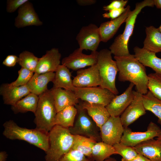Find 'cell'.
<instances>
[{"instance_id":"cell-41","label":"cell","mask_w":161,"mask_h":161,"mask_svg":"<svg viewBox=\"0 0 161 161\" xmlns=\"http://www.w3.org/2000/svg\"><path fill=\"white\" fill-rule=\"evenodd\" d=\"M76 2L78 4L81 6H86L95 4L97 1L95 0H77Z\"/></svg>"},{"instance_id":"cell-43","label":"cell","mask_w":161,"mask_h":161,"mask_svg":"<svg viewBox=\"0 0 161 161\" xmlns=\"http://www.w3.org/2000/svg\"><path fill=\"white\" fill-rule=\"evenodd\" d=\"M8 155L5 151H1L0 152V161H6Z\"/></svg>"},{"instance_id":"cell-28","label":"cell","mask_w":161,"mask_h":161,"mask_svg":"<svg viewBox=\"0 0 161 161\" xmlns=\"http://www.w3.org/2000/svg\"><path fill=\"white\" fill-rule=\"evenodd\" d=\"M77 112L75 106L66 107L57 113L55 120V125L67 129L72 127Z\"/></svg>"},{"instance_id":"cell-19","label":"cell","mask_w":161,"mask_h":161,"mask_svg":"<svg viewBox=\"0 0 161 161\" xmlns=\"http://www.w3.org/2000/svg\"><path fill=\"white\" fill-rule=\"evenodd\" d=\"M30 93L27 85L14 86L5 83L0 87V94L2 96L4 103L11 106Z\"/></svg>"},{"instance_id":"cell-20","label":"cell","mask_w":161,"mask_h":161,"mask_svg":"<svg viewBox=\"0 0 161 161\" xmlns=\"http://www.w3.org/2000/svg\"><path fill=\"white\" fill-rule=\"evenodd\" d=\"M50 90L57 112L66 107L75 106L80 102L73 92L54 87Z\"/></svg>"},{"instance_id":"cell-30","label":"cell","mask_w":161,"mask_h":161,"mask_svg":"<svg viewBox=\"0 0 161 161\" xmlns=\"http://www.w3.org/2000/svg\"><path fill=\"white\" fill-rule=\"evenodd\" d=\"M74 135V141L71 149L79 151L91 159L92 149L97 142L93 139L84 136Z\"/></svg>"},{"instance_id":"cell-32","label":"cell","mask_w":161,"mask_h":161,"mask_svg":"<svg viewBox=\"0 0 161 161\" xmlns=\"http://www.w3.org/2000/svg\"><path fill=\"white\" fill-rule=\"evenodd\" d=\"M18 57V63L21 67L35 72L39 58L36 56L32 53L27 51L21 52Z\"/></svg>"},{"instance_id":"cell-47","label":"cell","mask_w":161,"mask_h":161,"mask_svg":"<svg viewBox=\"0 0 161 161\" xmlns=\"http://www.w3.org/2000/svg\"><path fill=\"white\" fill-rule=\"evenodd\" d=\"M159 29H160V30L161 32V24L160 26V27H159Z\"/></svg>"},{"instance_id":"cell-40","label":"cell","mask_w":161,"mask_h":161,"mask_svg":"<svg viewBox=\"0 0 161 161\" xmlns=\"http://www.w3.org/2000/svg\"><path fill=\"white\" fill-rule=\"evenodd\" d=\"M18 57L16 55H7L3 62L2 64L8 67H13L18 63Z\"/></svg>"},{"instance_id":"cell-16","label":"cell","mask_w":161,"mask_h":161,"mask_svg":"<svg viewBox=\"0 0 161 161\" xmlns=\"http://www.w3.org/2000/svg\"><path fill=\"white\" fill-rule=\"evenodd\" d=\"M18 15L15 22V25L16 27L20 28L42 25V22L40 20L32 4L29 1L18 9Z\"/></svg>"},{"instance_id":"cell-42","label":"cell","mask_w":161,"mask_h":161,"mask_svg":"<svg viewBox=\"0 0 161 161\" xmlns=\"http://www.w3.org/2000/svg\"><path fill=\"white\" fill-rule=\"evenodd\" d=\"M132 161H151L145 156L138 154Z\"/></svg>"},{"instance_id":"cell-46","label":"cell","mask_w":161,"mask_h":161,"mask_svg":"<svg viewBox=\"0 0 161 161\" xmlns=\"http://www.w3.org/2000/svg\"><path fill=\"white\" fill-rule=\"evenodd\" d=\"M157 139H161V135L157 138Z\"/></svg>"},{"instance_id":"cell-10","label":"cell","mask_w":161,"mask_h":161,"mask_svg":"<svg viewBox=\"0 0 161 161\" xmlns=\"http://www.w3.org/2000/svg\"><path fill=\"white\" fill-rule=\"evenodd\" d=\"M76 39L79 48L92 52L97 51L102 41L99 27L92 23L83 27L77 34Z\"/></svg>"},{"instance_id":"cell-33","label":"cell","mask_w":161,"mask_h":161,"mask_svg":"<svg viewBox=\"0 0 161 161\" xmlns=\"http://www.w3.org/2000/svg\"><path fill=\"white\" fill-rule=\"evenodd\" d=\"M148 76V89L155 97L161 100V75L155 72Z\"/></svg>"},{"instance_id":"cell-36","label":"cell","mask_w":161,"mask_h":161,"mask_svg":"<svg viewBox=\"0 0 161 161\" xmlns=\"http://www.w3.org/2000/svg\"><path fill=\"white\" fill-rule=\"evenodd\" d=\"M59 161H94L79 151L71 149Z\"/></svg>"},{"instance_id":"cell-18","label":"cell","mask_w":161,"mask_h":161,"mask_svg":"<svg viewBox=\"0 0 161 161\" xmlns=\"http://www.w3.org/2000/svg\"><path fill=\"white\" fill-rule=\"evenodd\" d=\"M126 11L118 17L101 23L99 27L102 41L107 42L114 36L119 28L130 14L131 11L128 5Z\"/></svg>"},{"instance_id":"cell-4","label":"cell","mask_w":161,"mask_h":161,"mask_svg":"<svg viewBox=\"0 0 161 161\" xmlns=\"http://www.w3.org/2000/svg\"><path fill=\"white\" fill-rule=\"evenodd\" d=\"M154 6L153 0H145L136 4L135 9L131 11L126 21L124 30L122 33L117 36L109 47L112 54L114 56L121 57L130 54L128 44L132 35L136 19L142 10L146 7H153Z\"/></svg>"},{"instance_id":"cell-7","label":"cell","mask_w":161,"mask_h":161,"mask_svg":"<svg viewBox=\"0 0 161 161\" xmlns=\"http://www.w3.org/2000/svg\"><path fill=\"white\" fill-rule=\"evenodd\" d=\"M75 106L77 112L73 126L68 129L70 133L93 139L97 142L102 141L100 128L83 107L81 100Z\"/></svg>"},{"instance_id":"cell-15","label":"cell","mask_w":161,"mask_h":161,"mask_svg":"<svg viewBox=\"0 0 161 161\" xmlns=\"http://www.w3.org/2000/svg\"><path fill=\"white\" fill-rule=\"evenodd\" d=\"M134 84L130 83L121 94L116 95L106 108L110 116L118 117L123 113L132 101L134 97L133 88Z\"/></svg>"},{"instance_id":"cell-25","label":"cell","mask_w":161,"mask_h":161,"mask_svg":"<svg viewBox=\"0 0 161 161\" xmlns=\"http://www.w3.org/2000/svg\"><path fill=\"white\" fill-rule=\"evenodd\" d=\"M55 73V77L52 81L53 87L63 88L74 92L75 87L69 68L63 65H60Z\"/></svg>"},{"instance_id":"cell-14","label":"cell","mask_w":161,"mask_h":161,"mask_svg":"<svg viewBox=\"0 0 161 161\" xmlns=\"http://www.w3.org/2000/svg\"><path fill=\"white\" fill-rule=\"evenodd\" d=\"M73 82L74 85L76 87L100 86L101 80L97 64L77 70Z\"/></svg>"},{"instance_id":"cell-12","label":"cell","mask_w":161,"mask_h":161,"mask_svg":"<svg viewBox=\"0 0 161 161\" xmlns=\"http://www.w3.org/2000/svg\"><path fill=\"white\" fill-rule=\"evenodd\" d=\"M83 50L79 47L75 50L62 59V64L74 71L96 64L98 52H92L90 54L87 55L83 53Z\"/></svg>"},{"instance_id":"cell-2","label":"cell","mask_w":161,"mask_h":161,"mask_svg":"<svg viewBox=\"0 0 161 161\" xmlns=\"http://www.w3.org/2000/svg\"><path fill=\"white\" fill-rule=\"evenodd\" d=\"M3 126V134L7 138L25 141L45 152L48 150L49 147L48 134L36 129H30L20 127L12 120L5 122Z\"/></svg>"},{"instance_id":"cell-38","label":"cell","mask_w":161,"mask_h":161,"mask_svg":"<svg viewBox=\"0 0 161 161\" xmlns=\"http://www.w3.org/2000/svg\"><path fill=\"white\" fill-rule=\"evenodd\" d=\"M128 2L127 0H114L111 1L109 4L104 6L103 9L105 11H110L113 10L124 8Z\"/></svg>"},{"instance_id":"cell-6","label":"cell","mask_w":161,"mask_h":161,"mask_svg":"<svg viewBox=\"0 0 161 161\" xmlns=\"http://www.w3.org/2000/svg\"><path fill=\"white\" fill-rule=\"evenodd\" d=\"M112 55L110 50L106 49L101 50L98 52L96 64L101 80L100 86L107 89L116 95L119 93L115 85L118 69Z\"/></svg>"},{"instance_id":"cell-11","label":"cell","mask_w":161,"mask_h":161,"mask_svg":"<svg viewBox=\"0 0 161 161\" xmlns=\"http://www.w3.org/2000/svg\"><path fill=\"white\" fill-rule=\"evenodd\" d=\"M124 129L120 116H111L100 128L102 141L112 146L120 143Z\"/></svg>"},{"instance_id":"cell-24","label":"cell","mask_w":161,"mask_h":161,"mask_svg":"<svg viewBox=\"0 0 161 161\" xmlns=\"http://www.w3.org/2000/svg\"><path fill=\"white\" fill-rule=\"evenodd\" d=\"M81 103L83 107L86 110L99 128L111 116L106 106L103 105L82 100Z\"/></svg>"},{"instance_id":"cell-39","label":"cell","mask_w":161,"mask_h":161,"mask_svg":"<svg viewBox=\"0 0 161 161\" xmlns=\"http://www.w3.org/2000/svg\"><path fill=\"white\" fill-rule=\"evenodd\" d=\"M126 7L119 9L113 10L102 14L105 18H111V20L115 19L120 16L126 10Z\"/></svg>"},{"instance_id":"cell-23","label":"cell","mask_w":161,"mask_h":161,"mask_svg":"<svg viewBox=\"0 0 161 161\" xmlns=\"http://www.w3.org/2000/svg\"><path fill=\"white\" fill-rule=\"evenodd\" d=\"M134 51L135 57L143 65L161 75V58L157 57L155 53L137 46L134 47Z\"/></svg>"},{"instance_id":"cell-21","label":"cell","mask_w":161,"mask_h":161,"mask_svg":"<svg viewBox=\"0 0 161 161\" xmlns=\"http://www.w3.org/2000/svg\"><path fill=\"white\" fill-rule=\"evenodd\" d=\"M134 148L138 154L145 156L151 161H161V139H149Z\"/></svg>"},{"instance_id":"cell-45","label":"cell","mask_w":161,"mask_h":161,"mask_svg":"<svg viewBox=\"0 0 161 161\" xmlns=\"http://www.w3.org/2000/svg\"><path fill=\"white\" fill-rule=\"evenodd\" d=\"M104 161H118L115 158L110 157L106 159Z\"/></svg>"},{"instance_id":"cell-34","label":"cell","mask_w":161,"mask_h":161,"mask_svg":"<svg viewBox=\"0 0 161 161\" xmlns=\"http://www.w3.org/2000/svg\"><path fill=\"white\" fill-rule=\"evenodd\" d=\"M113 146L117 154L122 157L121 161H132L138 154L134 147L125 145L120 143Z\"/></svg>"},{"instance_id":"cell-1","label":"cell","mask_w":161,"mask_h":161,"mask_svg":"<svg viewBox=\"0 0 161 161\" xmlns=\"http://www.w3.org/2000/svg\"><path fill=\"white\" fill-rule=\"evenodd\" d=\"M118 69V79L122 82L129 81L134 84L137 91L142 95L148 92V76L146 69L134 55L114 56Z\"/></svg>"},{"instance_id":"cell-22","label":"cell","mask_w":161,"mask_h":161,"mask_svg":"<svg viewBox=\"0 0 161 161\" xmlns=\"http://www.w3.org/2000/svg\"><path fill=\"white\" fill-rule=\"evenodd\" d=\"M55 76L54 72L40 74L34 73L26 85L31 93L39 96L48 89V83L53 81Z\"/></svg>"},{"instance_id":"cell-17","label":"cell","mask_w":161,"mask_h":161,"mask_svg":"<svg viewBox=\"0 0 161 161\" xmlns=\"http://www.w3.org/2000/svg\"><path fill=\"white\" fill-rule=\"evenodd\" d=\"M61 57L58 48H53L47 51L45 55L39 58L35 73L40 74L55 72L60 65Z\"/></svg>"},{"instance_id":"cell-44","label":"cell","mask_w":161,"mask_h":161,"mask_svg":"<svg viewBox=\"0 0 161 161\" xmlns=\"http://www.w3.org/2000/svg\"><path fill=\"white\" fill-rule=\"evenodd\" d=\"M154 5L157 8L161 9V0H154Z\"/></svg>"},{"instance_id":"cell-26","label":"cell","mask_w":161,"mask_h":161,"mask_svg":"<svg viewBox=\"0 0 161 161\" xmlns=\"http://www.w3.org/2000/svg\"><path fill=\"white\" fill-rule=\"evenodd\" d=\"M146 37L143 48L155 53L161 52V32L153 26L146 27Z\"/></svg>"},{"instance_id":"cell-31","label":"cell","mask_w":161,"mask_h":161,"mask_svg":"<svg viewBox=\"0 0 161 161\" xmlns=\"http://www.w3.org/2000/svg\"><path fill=\"white\" fill-rule=\"evenodd\" d=\"M143 100L146 110L153 113L158 118V123L161 124V100L155 97L149 91L143 95Z\"/></svg>"},{"instance_id":"cell-9","label":"cell","mask_w":161,"mask_h":161,"mask_svg":"<svg viewBox=\"0 0 161 161\" xmlns=\"http://www.w3.org/2000/svg\"><path fill=\"white\" fill-rule=\"evenodd\" d=\"M161 135V129L156 123L151 122L144 132H134L129 127L124 128L120 143L134 147L147 140Z\"/></svg>"},{"instance_id":"cell-27","label":"cell","mask_w":161,"mask_h":161,"mask_svg":"<svg viewBox=\"0 0 161 161\" xmlns=\"http://www.w3.org/2000/svg\"><path fill=\"white\" fill-rule=\"evenodd\" d=\"M38 100V96L30 93L11 106V109L15 114L25 113L28 112H31L35 114Z\"/></svg>"},{"instance_id":"cell-35","label":"cell","mask_w":161,"mask_h":161,"mask_svg":"<svg viewBox=\"0 0 161 161\" xmlns=\"http://www.w3.org/2000/svg\"><path fill=\"white\" fill-rule=\"evenodd\" d=\"M34 73L27 69L21 67L18 71V76L17 79L10 84L14 86L26 85L32 78Z\"/></svg>"},{"instance_id":"cell-29","label":"cell","mask_w":161,"mask_h":161,"mask_svg":"<svg viewBox=\"0 0 161 161\" xmlns=\"http://www.w3.org/2000/svg\"><path fill=\"white\" fill-rule=\"evenodd\" d=\"M115 154L117 153L113 146L102 141L97 142L92 149L91 159L94 161H104Z\"/></svg>"},{"instance_id":"cell-8","label":"cell","mask_w":161,"mask_h":161,"mask_svg":"<svg viewBox=\"0 0 161 161\" xmlns=\"http://www.w3.org/2000/svg\"><path fill=\"white\" fill-rule=\"evenodd\" d=\"M74 92L80 100L107 106L116 95L110 91L99 87H76Z\"/></svg>"},{"instance_id":"cell-3","label":"cell","mask_w":161,"mask_h":161,"mask_svg":"<svg viewBox=\"0 0 161 161\" xmlns=\"http://www.w3.org/2000/svg\"><path fill=\"white\" fill-rule=\"evenodd\" d=\"M49 147L45 161H59L71 149L74 135L68 129L55 125L48 133Z\"/></svg>"},{"instance_id":"cell-37","label":"cell","mask_w":161,"mask_h":161,"mask_svg":"<svg viewBox=\"0 0 161 161\" xmlns=\"http://www.w3.org/2000/svg\"><path fill=\"white\" fill-rule=\"evenodd\" d=\"M28 1V0H7V2L6 10L9 13H13Z\"/></svg>"},{"instance_id":"cell-13","label":"cell","mask_w":161,"mask_h":161,"mask_svg":"<svg viewBox=\"0 0 161 161\" xmlns=\"http://www.w3.org/2000/svg\"><path fill=\"white\" fill-rule=\"evenodd\" d=\"M133 93L134 97L132 101L120 117L124 128L128 127L146 113L143 102V95L134 90Z\"/></svg>"},{"instance_id":"cell-5","label":"cell","mask_w":161,"mask_h":161,"mask_svg":"<svg viewBox=\"0 0 161 161\" xmlns=\"http://www.w3.org/2000/svg\"><path fill=\"white\" fill-rule=\"evenodd\" d=\"M38 97L34 114L35 129L48 134L55 125V120L57 112L50 89H48Z\"/></svg>"}]
</instances>
